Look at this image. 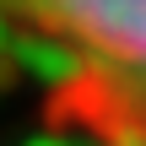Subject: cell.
<instances>
[{"label":"cell","mask_w":146,"mask_h":146,"mask_svg":"<svg viewBox=\"0 0 146 146\" xmlns=\"http://www.w3.org/2000/svg\"><path fill=\"white\" fill-rule=\"evenodd\" d=\"M0 27L43 60L65 141L146 146V0H0Z\"/></svg>","instance_id":"cell-1"}]
</instances>
